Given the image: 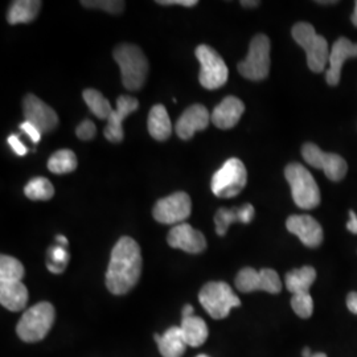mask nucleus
<instances>
[{"label":"nucleus","mask_w":357,"mask_h":357,"mask_svg":"<svg viewBox=\"0 0 357 357\" xmlns=\"http://www.w3.org/2000/svg\"><path fill=\"white\" fill-rule=\"evenodd\" d=\"M24 266L22 262L10 255L0 257V281H22Z\"/></svg>","instance_id":"nucleus-30"},{"label":"nucleus","mask_w":357,"mask_h":357,"mask_svg":"<svg viewBox=\"0 0 357 357\" xmlns=\"http://www.w3.org/2000/svg\"><path fill=\"white\" fill-rule=\"evenodd\" d=\"M240 75L250 81H262L270 72V40L266 35H255L250 41L246 59L238 64Z\"/></svg>","instance_id":"nucleus-9"},{"label":"nucleus","mask_w":357,"mask_h":357,"mask_svg":"<svg viewBox=\"0 0 357 357\" xmlns=\"http://www.w3.org/2000/svg\"><path fill=\"white\" fill-rule=\"evenodd\" d=\"M50 259L47 261V268L51 270L54 274H60L64 271L68 261H69V253L65 250L64 246H54L51 248L48 253Z\"/></svg>","instance_id":"nucleus-31"},{"label":"nucleus","mask_w":357,"mask_h":357,"mask_svg":"<svg viewBox=\"0 0 357 357\" xmlns=\"http://www.w3.org/2000/svg\"><path fill=\"white\" fill-rule=\"evenodd\" d=\"M190 317H193V307L191 305H185L183 308V319L190 318Z\"/></svg>","instance_id":"nucleus-40"},{"label":"nucleus","mask_w":357,"mask_h":357,"mask_svg":"<svg viewBox=\"0 0 357 357\" xmlns=\"http://www.w3.org/2000/svg\"><path fill=\"white\" fill-rule=\"evenodd\" d=\"M195 54L200 63L199 81L202 86L208 90H215L224 86L228 81L229 70L222 57L209 45H199Z\"/></svg>","instance_id":"nucleus-8"},{"label":"nucleus","mask_w":357,"mask_h":357,"mask_svg":"<svg viewBox=\"0 0 357 357\" xmlns=\"http://www.w3.org/2000/svg\"><path fill=\"white\" fill-rule=\"evenodd\" d=\"M20 130L24 131L33 143H38L41 139V131L38 128H35L32 123L26 122V121L20 125Z\"/></svg>","instance_id":"nucleus-35"},{"label":"nucleus","mask_w":357,"mask_h":357,"mask_svg":"<svg viewBox=\"0 0 357 357\" xmlns=\"http://www.w3.org/2000/svg\"><path fill=\"white\" fill-rule=\"evenodd\" d=\"M211 114L204 105L196 103L190 106L183 115L178 118L176 123V134L183 141H188L195 135L196 131H202L209 126Z\"/></svg>","instance_id":"nucleus-18"},{"label":"nucleus","mask_w":357,"mask_h":357,"mask_svg":"<svg viewBox=\"0 0 357 357\" xmlns=\"http://www.w3.org/2000/svg\"><path fill=\"white\" fill-rule=\"evenodd\" d=\"M141 248L131 237L118 240L110 255L106 273V286L114 295L128 294L141 278Z\"/></svg>","instance_id":"nucleus-1"},{"label":"nucleus","mask_w":357,"mask_h":357,"mask_svg":"<svg viewBox=\"0 0 357 357\" xmlns=\"http://www.w3.org/2000/svg\"><path fill=\"white\" fill-rule=\"evenodd\" d=\"M114 60L121 68L122 84L128 90H139L146 82L149 61L139 47L121 44L114 50Z\"/></svg>","instance_id":"nucleus-2"},{"label":"nucleus","mask_w":357,"mask_h":357,"mask_svg":"<svg viewBox=\"0 0 357 357\" xmlns=\"http://www.w3.org/2000/svg\"><path fill=\"white\" fill-rule=\"evenodd\" d=\"M311 357H327L326 354H321V352H318V354H312V356Z\"/></svg>","instance_id":"nucleus-45"},{"label":"nucleus","mask_w":357,"mask_h":357,"mask_svg":"<svg viewBox=\"0 0 357 357\" xmlns=\"http://www.w3.org/2000/svg\"><path fill=\"white\" fill-rule=\"evenodd\" d=\"M317 280V270L311 266H303L301 268L291 270L286 274V287L293 295L296 294H307L310 287Z\"/></svg>","instance_id":"nucleus-24"},{"label":"nucleus","mask_w":357,"mask_h":357,"mask_svg":"<svg viewBox=\"0 0 357 357\" xmlns=\"http://www.w3.org/2000/svg\"><path fill=\"white\" fill-rule=\"evenodd\" d=\"M54 321V307L48 302H40L28 308L19 320L16 332L26 343L43 340L52 328Z\"/></svg>","instance_id":"nucleus-5"},{"label":"nucleus","mask_w":357,"mask_h":357,"mask_svg":"<svg viewBox=\"0 0 357 357\" xmlns=\"http://www.w3.org/2000/svg\"><path fill=\"white\" fill-rule=\"evenodd\" d=\"M84 101L89 106L90 112L100 119H109L113 109L110 102L105 98L102 93L98 90L86 89L82 93Z\"/></svg>","instance_id":"nucleus-28"},{"label":"nucleus","mask_w":357,"mask_h":357,"mask_svg":"<svg viewBox=\"0 0 357 357\" xmlns=\"http://www.w3.org/2000/svg\"><path fill=\"white\" fill-rule=\"evenodd\" d=\"M236 287L241 293L262 290L266 293L278 294L281 293L282 282L278 273L273 268L257 271L255 268H245L236 277Z\"/></svg>","instance_id":"nucleus-11"},{"label":"nucleus","mask_w":357,"mask_h":357,"mask_svg":"<svg viewBox=\"0 0 357 357\" xmlns=\"http://www.w3.org/2000/svg\"><path fill=\"white\" fill-rule=\"evenodd\" d=\"M196 357H209V356H206V355H199V356H196Z\"/></svg>","instance_id":"nucleus-46"},{"label":"nucleus","mask_w":357,"mask_h":357,"mask_svg":"<svg viewBox=\"0 0 357 357\" xmlns=\"http://www.w3.org/2000/svg\"><path fill=\"white\" fill-rule=\"evenodd\" d=\"M255 206L252 204H243L241 206L220 208L215 216L216 233L218 236H225L233 222L249 224L255 218Z\"/></svg>","instance_id":"nucleus-20"},{"label":"nucleus","mask_w":357,"mask_h":357,"mask_svg":"<svg viewBox=\"0 0 357 357\" xmlns=\"http://www.w3.org/2000/svg\"><path fill=\"white\" fill-rule=\"evenodd\" d=\"M284 178L290 184L294 203L299 208L314 209L320 204L319 187L306 167L290 163L284 168Z\"/></svg>","instance_id":"nucleus-4"},{"label":"nucleus","mask_w":357,"mask_h":357,"mask_svg":"<svg viewBox=\"0 0 357 357\" xmlns=\"http://www.w3.org/2000/svg\"><path fill=\"white\" fill-rule=\"evenodd\" d=\"M347 229L354 234H357V216L354 211H349V221L347 224Z\"/></svg>","instance_id":"nucleus-39"},{"label":"nucleus","mask_w":357,"mask_h":357,"mask_svg":"<svg viewBox=\"0 0 357 357\" xmlns=\"http://www.w3.org/2000/svg\"><path fill=\"white\" fill-rule=\"evenodd\" d=\"M40 0H17L13 1L7 13V20L10 24L31 23L36 19L41 8Z\"/></svg>","instance_id":"nucleus-25"},{"label":"nucleus","mask_w":357,"mask_h":357,"mask_svg":"<svg viewBox=\"0 0 357 357\" xmlns=\"http://www.w3.org/2000/svg\"><path fill=\"white\" fill-rule=\"evenodd\" d=\"M26 197L36 202L51 200L54 195V188L51 181L45 178H33L26 183L24 187Z\"/></svg>","instance_id":"nucleus-29"},{"label":"nucleus","mask_w":357,"mask_h":357,"mask_svg":"<svg viewBox=\"0 0 357 357\" xmlns=\"http://www.w3.org/2000/svg\"><path fill=\"white\" fill-rule=\"evenodd\" d=\"M302 155L310 166L321 169L332 181H340L347 175L348 165L337 153H324L317 144L306 143L302 147Z\"/></svg>","instance_id":"nucleus-12"},{"label":"nucleus","mask_w":357,"mask_h":357,"mask_svg":"<svg viewBox=\"0 0 357 357\" xmlns=\"http://www.w3.org/2000/svg\"><path fill=\"white\" fill-rule=\"evenodd\" d=\"M291 307H293L295 314L299 318L307 319V318H310L312 315V311H314L312 296L310 295V293L293 295V298H291Z\"/></svg>","instance_id":"nucleus-32"},{"label":"nucleus","mask_w":357,"mask_h":357,"mask_svg":"<svg viewBox=\"0 0 357 357\" xmlns=\"http://www.w3.org/2000/svg\"><path fill=\"white\" fill-rule=\"evenodd\" d=\"M243 112L245 105L243 101L237 97L228 96L215 107L213 113L211 114V121L217 128L228 130L234 128L238 123Z\"/></svg>","instance_id":"nucleus-19"},{"label":"nucleus","mask_w":357,"mask_h":357,"mask_svg":"<svg viewBox=\"0 0 357 357\" xmlns=\"http://www.w3.org/2000/svg\"><path fill=\"white\" fill-rule=\"evenodd\" d=\"M183 335L185 337V342L190 347H200L204 344L208 339V326L204 320L199 317H190V318H184L181 320V326H180Z\"/></svg>","instance_id":"nucleus-26"},{"label":"nucleus","mask_w":357,"mask_h":357,"mask_svg":"<svg viewBox=\"0 0 357 357\" xmlns=\"http://www.w3.org/2000/svg\"><path fill=\"white\" fill-rule=\"evenodd\" d=\"M241 6L243 7H257V6H259V1H246V0H243L241 1Z\"/></svg>","instance_id":"nucleus-41"},{"label":"nucleus","mask_w":357,"mask_h":357,"mask_svg":"<svg viewBox=\"0 0 357 357\" xmlns=\"http://www.w3.org/2000/svg\"><path fill=\"white\" fill-rule=\"evenodd\" d=\"M158 4L162 6H183V7H195L199 1L197 0H158Z\"/></svg>","instance_id":"nucleus-37"},{"label":"nucleus","mask_w":357,"mask_h":357,"mask_svg":"<svg viewBox=\"0 0 357 357\" xmlns=\"http://www.w3.org/2000/svg\"><path fill=\"white\" fill-rule=\"evenodd\" d=\"M167 243L174 249H180L191 255L202 253L206 248L204 234L185 222L175 225L169 230L167 236Z\"/></svg>","instance_id":"nucleus-15"},{"label":"nucleus","mask_w":357,"mask_h":357,"mask_svg":"<svg viewBox=\"0 0 357 357\" xmlns=\"http://www.w3.org/2000/svg\"><path fill=\"white\" fill-rule=\"evenodd\" d=\"M199 301L213 319H224L229 315L231 308L241 306L240 298L225 282L206 283L199 294Z\"/></svg>","instance_id":"nucleus-6"},{"label":"nucleus","mask_w":357,"mask_h":357,"mask_svg":"<svg viewBox=\"0 0 357 357\" xmlns=\"http://www.w3.org/2000/svg\"><path fill=\"white\" fill-rule=\"evenodd\" d=\"M302 355L305 357H311L312 356V352H311V349L308 348V347H306L305 349H303V352H302Z\"/></svg>","instance_id":"nucleus-44"},{"label":"nucleus","mask_w":357,"mask_h":357,"mask_svg":"<svg viewBox=\"0 0 357 357\" xmlns=\"http://www.w3.org/2000/svg\"><path fill=\"white\" fill-rule=\"evenodd\" d=\"M26 122L38 128L41 134L51 132L59 125V116L50 105L33 94H28L23 102Z\"/></svg>","instance_id":"nucleus-13"},{"label":"nucleus","mask_w":357,"mask_h":357,"mask_svg":"<svg viewBox=\"0 0 357 357\" xmlns=\"http://www.w3.org/2000/svg\"><path fill=\"white\" fill-rule=\"evenodd\" d=\"M191 197L185 192H176L160 199L153 209V216L158 222L172 225L183 224L191 215Z\"/></svg>","instance_id":"nucleus-10"},{"label":"nucleus","mask_w":357,"mask_h":357,"mask_svg":"<svg viewBox=\"0 0 357 357\" xmlns=\"http://www.w3.org/2000/svg\"><path fill=\"white\" fill-rule=\"evenodd\" d=\"M76 168V153L72 150L56 151L48 160V169L52 174H56V175H64V174L73 172Z\"/></svg>","instance_id":"nucleus-27"},{"label":"nucleus","mask_w":357,"mask_h":357,"mask_svg":"<svg viewBox=\"0 0 357 357\" xmlns=\"http://www.w3.org/2000/svg\"><path fill=\"white\" fill-rule=\"evenodd\" d=\"M57 243L60 246H66L68 245V240L65 238L64 236H57Z\"/></svg>","instance_id":"nucleus-42"},{"label":"nucleus","mask_w":357,"mask_h":357,"mask_svg":"<svg viewBox=\"0 0 357 357\" xmlns=\"http://www.w3.org/2000/svg\"><path fill=\"white\" fill-rule=\"evenodd\" d=\"M82 6L88 8H98L106 13L118 15L125 10V1H118V0H91V1H81Z\"/></svg>","instance_id":"nucleus-33"},{"label":"nucleus","mask_w":357,"mask_h":357,"mask_svg":"<svg viewBox=\"0 0 357 357\" xmlns=\"http://www.w3.org/2000/svg\"><path fill=\"white\" fill-rule=\"evenodd\" d=\"M96 134L97 128L89 119H85L76 130V135L81 141H90L96 137Z\"/></svg>","instance_id":"nucleus-34"},{"label":"nucleus","mask_w":357,"mask_h":357,"mask_svg":"<svg viewBox=\"0 0 357 357\" xmlns=\"http://www.w3.org/2000/svg\"><path fill=\"white\" fill-rule=\"evenodd\" d=\"M348 310L354 314H357V293H351L347 296Z\"/></svg>","instance_id":"nucleus-38"},{"label":"nucleus","mask_w":357,"mask_h":357,"mask_svg":"<svg viewBox=\"0 0 357 357\" xmlns=\"http://www.w3.org/2000/svg\"><path fill=\"white\" fill-rule=\"evenodd\" d=\"M28 290L22 281H0V303L7 310L17 312L24 310Z\"/></svg>","instance_id":"nucleus-21"},{"label":"nucleus","mask_w":357,"mask_h":357,"mask_svg":"<svg viewBox=\"0 0 357 357\" xmlns=\"http://www.w3.org/2000/svg\"><path fill=\"white\" fill-rule=\"evenodd\" d=\"M286 228L295 234L307 248H318L323 243V229L314 217L308 215H294L287 218Z\"/></svg>","instance_id":"nucleus-16"},{"label":"nucleus","mask_w":357,"mask_h":357,"mask_svg":"<svg viewBox=\"0 0 357 357\" xmlns=\"http://www.w3.org/2000/svg\"><path fill=\"white\" fill-rule=\"evenodd\" d=\"M139 107V101L130 96H121L116 100V109L112 112L107 119V125L103 130L105 138L112 143L123 141V121Z\"/></svg>","instance_id":"nucleus-14"},{"label":"nucleus","mask_w":357,"mask_h":357,"mask_svg":"<svg viewBox=\"0 0 357 357\" xmlns=\"http://www.w3.org/2000/svg\"><path fill=\"white\" fill-rule=\"evenodd\" d=\"M248 181V172L238 158H230L212 178V192L217 197L230 199L243 191Z\"/></svg>","instance_id":"nucleus-7"},{"label":"nucleus","mask_w":357,"mask_h":357,"mask_svg":"<svg viewBox=\"0 0 357 357\" xmlns=\"http://www.w3.org/2000/svg\"><path fill=\"white\" fill-rule=\"evenodd\" d=\"M187 345L180 327L168 328L158 343L160 355L163 357H181L185 354Z\"/></svg>","instance_id":"nucleus-23"},{"label":"nucleus","mask_w":357,"mask_h":357,"mask_svg":"<svg viewBox=\"0 0 357 357\" xmlns=\"http://www.w3.org/2000/svg\"><path fill=\"white\" fill-rule=\"evenodd\" d=\"M8 144L11 146L13 153L19 155V156H23V155H26L28 153L26 146L22 143V141L19 139V137L16 134H13V135L8 137Z\"/></svg>","instance_id":"nucleus-36"},{"label":"nucleus","mask_w":357,"mask_h":357,"mask_svg":"<svg viewBox=\"0 0 357 357\" xmlns=\"http://www.w3.org/2000/svg\"><path fill=\"white\" fill-rule=\"evenodd\" d=\"M351 20H352L354 26H357V1L355 3V11H354L352 16H351Z\"/></svg>","instance_id":"nucleus-43"},{"label":"nucleus","mask_w":357,"mask_h":357,"mask_svg":"<svg viewBox=\"0 0 357 357\" xmlns=\"http://www.w3.org/2000/svg\"><path fill=\"white\" fill-rule=\"evenodd\" d=\"M357 57V44H354L347 38H337L330 52V68L326 73L327 84L331 86H336L340 82L342 68L348 59Z\"/></svg>","instance_id":"nucleus-17"},{"label":"nucleus","mask_w":357,"mask_h":357,"mask_svg":"<svg viewBox=\"0 0 357 357\" xmlns=\"http://www.w3.org/2000/svg\"><path fill=\"white\" fill-rule=\"evenodd\" d=\"M149 132L156 141H167L172 134V123L163 105H155L149 114Z\"/></svg>","instance_id":"nucleus-22"},{"label":"nucleus","mask_w":357,"mask_h":357,"mask_svg":"<svg viewBox=\"0 0 357 357\" xmlns=\"http://www.w3.org/2000/svg\"><path fill=\"white\" fill-rule=\"evenodd\" d=\"M295 43L302 47L307 56V65L314 73H321L330 60V47L327 40L317 33L308 23H296L291 29Z\"/></svg>","instance_id":"nucleus-3"}]
</instances>
